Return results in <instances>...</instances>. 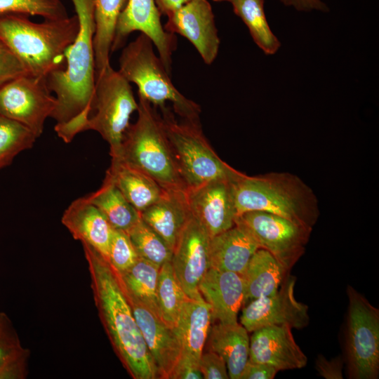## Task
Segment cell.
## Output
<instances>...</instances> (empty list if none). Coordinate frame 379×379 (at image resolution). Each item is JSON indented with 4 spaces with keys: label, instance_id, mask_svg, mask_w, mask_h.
<instances>
[{
    "label": "cell",
    "instance_id": "cell-1",
    "mask_svg": "<svg viewBox=\"0 0 379 379\" xmlns=\"http://www.w3.org/2000/svg\"><path fill=\"white\" fill-rule=\"evenodd\" d=\"M81 244L95 305L115 354L133 379L159 378L118 273L92 246Z\"/></svg>",
    "mask_w": 379,
    "mask_h": 379
},
{
    "label": "cell",
    "instance_id": "cell-2",
    "mask_svg": "<svg viewBox=\"0 0 379 379\" xmlns=\"http://www.w3.org/2000/svg\"><path fill=\"white\" fill-rule=\"evenodd\" d=\"M71 1L79 20L78 35L65 52V67L45 77L48 89L56 98V107L51 117L56 121L55 131L66 142L82 132L96 79L93 3L91 0Z\"/></svg>",
    "mask_w": 379,
    "mask_h": 379
},
{
    "label": "cell",
    "instance_id": "cell-3",
    "mask_svg": "<svg viewBox=\"0 0 379 379\" xmlns=\"http://www.w3.org/2000/svg\"><path fill=\"white\" fill-rule=\"evenodd\" d=\"M79 31L77 14L62 20L34 22L24 14L0 18V41L18 59L29 74L45 77L63 68L65 52Z\"/></svg>",
    "mask_w": 379,
    "mask_h": 379
},
{
    "label": "cell",
    "instance_id": "cell-4",
    "mask_svg": "<svg viewBox=\"0 0 379 379\" xmlns=\"http://www.w3.org/2000/svg\"><path fill=\"white\" fill-rule=\"evenodd\" d=\"M237 216L264 211L312 230L320 214L313 190L298 176L271 172L249 176L242 173L232 182Z\"/></svg>",
    "mask_w": 379,
    "mask_h": 379
},
{
    "label": "cell",
    "instance_id": "cell-5",
    "mask_svg": "<svg viewBox=\"0 0 379 379\" xmlns=\"http://www.w3.org/2000/svg\"><path fill=\"white\" fill-rule=\"evenodd\" d=\"M138 118L126 129L117 158L166 191L185 192L157 108L138 95Z\"/></svg>",
    "mask_w": 379,
    "mask_h": 379
},
{
    "label": "cell",
    "instance_id": "cell-6",
    "mask_svg": "<svg viewBox=\"0 0 379 379\" xmlns=\"http://www.w3.org/2000/svg\"><path fill=\"white\" fill-rule=\"evenodd\" d=\"M159 109L172 157L186 192L213 180L233 181L241 175L215 152L202 131L200 121H178L168 107Z\"/></svg>",
    "mask_w": 379,
    "mask_h": 379
},
{
    "label": "cell",
    "instance_id": "cell-7",
    "mask_svg": "<svg viewBox=\"0 0 379 379\" xmlns=\"http://www.w3.org/2000/svg\"><path fill=\"white\" fill-rule=\"evenodd\" d=\"M153 46L152 40L140 33L122 49L118 71L129 83H134L138 95L155 108H162L170 102L182 119L200 121V106L175 88Z\"/></svg>",
    "mask_w": 379,
    "mask_h": 379
},
{
    "label": "cell",
    "instance_id": "cell-8",
    "mask_svg": "<svg viewBox=\"0 0 379 379\" xmlns=\"http://www.w3.org/2000/svg\"><path fill=\"white\" fill-rule=\"evenodd\" d=\"M138 107L130 83L109 64L96 75L94 95L82 132H98L109 144L111 157H115L131 116Z\"/></svg>",
    "mask_w": 379,
    "mask_h": 379
},
{
    "label": "cell",
    "instance_id": "cell-9",
    "mask_svg": "<svg viewBox=\"0 0 379 379\" xmlns=\"http://www.w3.org/2000/svg\"><path fill=\"white\" fill-rule=\"evenodd\" d=\"M346 361L352 379L379 375V310L352 286L347 287Z\"/></svg>",
    "mask_w": 379,
    "mask_h": 379
},
{
    "label": "cell",
    "instance_id": "cell-10",
    "mask_svg": "<svg viewBox=\"0 0 379 379\" xmlns=\"http://www.w3.org/2000/svg\"><path fill=\"white\" fill-rule=\"evenodd\" d=\"M236 223L246 228L260 248L269 251L288 272L304 254L312 230L279 215L257 211L237 216Z\"/></svg>",
    "mask_w": 379,
    "mask_h": 379
},
{
    "label": "cell",
    "instance_id": "cell-11",
    "mask_svg": "<svg viewBox=\"0 0 379 379\" xmlns=\"http://www.w3.org/2000/svg\"><path fill=\"white\" fill-rule=\"evenodd\" d=\"M56 107L44 77H18L0 88V114L28 128L37 138Z\"/></svg>",
    "mask_w": 379,
    "mask_h": 379
},
{
    "label": "cell",
    "instance_id": "cell-12",
    "mask_svg": "<svg viewBox=\"0 0 379 379\" xmlns=\"http://www.w3.org/2000/svg\"><path fill=\"white\" fill-rule=\"evenodd\" d=\"M296 279L289 274L272 295L253 300L243 306L240 324L248 332L270 326L287 325L300 329L309 324V307L294 295Z\"/></svg>",
    "mask_w": 379,
    "mask_h": 379
},
{
    "label": "cell",
    "instance_id": "cell-13",
    "mask_svg": "<svg viewBox=\"0 0 379 379\" xmlns=\"http://www.w3.org/2000/svg\"><path fill=\"white\" fill-rule=\"evenodd\" d=\"M211 237L193 215L182 230L173 251L171 264L188 298L203 300L199 286L210 268Z\"/></svg>",
    "mask_w": 379,
    "mask_h": 379
},
{
    "label": "cell",
    "instance_id": "cell-14",
    "mask_svg": "<svg viewBox=\"0 0 379 379\" xmlns=\"http://www.w3.org/2000/svg\"><path fill=\"white\" fill-rule=\"evenodd\" d=\"M167 17L165 30L186 38L204 62L211 65L218 54L220 40L208 0H190Z\"/></svg>",
    "mask_w": 379,
    "mask_h": 379
},
{
    "label": "cell",
    "instance_id": "cell-15",
    "mask_svg": "<svg viewBox=\"0 0 379 379\" xmlns=\"http://www.w3.org/2000/svg\"><path fill=\"white\" fill-rule=\"evenodd\" d=\"M232 182L213 180L186 192L192 215L204 227L211 238L235 225L237 214Z\"/></svg>",
    "mask_w": 379,
    "mask_h": 379
},
{
    "label": "cell",
    "instance_id": "cell-16",
    "mask_svg": "<svg viewBox=\"0 0 379 379\" xmlns=\"http://www.w3.org/2000/svg\"><path fill=\"white\" fill-rule=\"evenodd\" d=\"M125 292L157 367L159 378L171 379L182 353L181 345L174 328L166 324L147 307Z\"/></svg>",
    "mask_w": 379,
    "mask_h": 379
},
{
    "label": "cell",
    "instance_id": "cell-17",
    "mask_svg": "<svg viewBox=\"0 0 379 379\" xmlns=\"http://www.w3.org/2000/svg\"><path fill=\"white\" fill-rule=\"evenodd\" d=\"M291 328L270 326L253 331L248 361L273 366L278 371L305 367L307 358L296 343Z\"/></svg>",
    "mask_w": 379,
    "mask_h": 379
},
{
    "label": "cell",
    "instance_id": "cell-18",
    "mask_svg": "<svg viewBox=\"0 0 379 379\" xmlns=\"http://www.w3.org/2000/svg\"><path fill=\"white\" fill-rule=\"evenodd\" d=\"M199 290L210 305L213 319L222 324L238 322L237 315L244 299V284L241 274L209 268Z\"/></svg>",
    "mask_w": 379,
    "mask_h": 379
},
{
    "label": "cell",
    "instance_id": "cell-19",
    "mask_svg": "<svg viewBox=\"0 0 379 379\" xmlns=\"http://www.w3.org/2000/svg\"><path fill=\"white\" fill-rule=\"evenodd\" d=\"M73 238L96 250L106 260L114 228L101 211L84 197L73 201L62 217Z\"/></svg>",
    "mask_w": 379,
    "mask_h": 379
},
{
    "label": "cell",
    "instance_id": "cell-20",
    "mask_svg": "<svg viewBox=\"0 0 379 379\" xmlns=\"http://www.w3.org/2000/svg\"><path fill=\"white\" fill-rule=\"evenodd\" d=\"M260 248L244 226L235 224L210 239V268L230 271L242 275L254 253Z\"/></svg>",
    "mask_w": 379,
    "mask_h": 379
},
{
    "label": "cell",
    "instance_id": "cell-21",
    "mask_svg": "<svg viewBox=\"0 0 379 379\" xmlns=\"http://www.w3.org/2000/svg\"><path fill=\"white\" fill-rule=\"evenodd\" d=\"M161 14L154 0H129L116 26L114 43L121 46L128 36L139 31L147 35L157 48L166 47L171 34L164 28Z\"/></svg>",
    "mask_w": 379,
    "mask_h": 379
},
{
    "label": "cell",
    "instance_id": "cell-22",
    "mask_svg": "<svg viewBox=\"0 0 379 379\" xmlns=\"http://www.w3.org/2000/svg\"><path fill=\"white\" fill-rule=\"evenodd\" d=\"M141 219L172 248L192 216L186 192L167 191L158 201L140 213Z\"/></svg>",
    "mask_w": 379,
    "mask_h": 379
},
{
    "label": "cell",
    "instance_id": "cell-23",
    "mask_svg": "<svg viewBox=\"0 0 379 379\" xmlns=\"http://www.w3.org/2000/svg\"><path fill=\"white\" fill-rule=\"evenodd\" d=\"M213 319L204 299L187 298L180 312L175 331L181 345V357L199 361Z\"/></svg>",
    "mask_w": 379,
    "mask_h": 379
},
{
    "label": "cell",
    "instance_id": "cell-24",
    "mask_svg": "<svg viewBox=\"0 0 379 379\" xmlns=\"http://www.w3.org/2000/svg\"><path fill=\"white\" fill-rule=\"evenodd\" d=\"M105 178L140 213L161 199L167 192L149 176L117 158H112Z\"/></svg>",
    "mask_w": 379,
    "mask_h": 379
},
{
    "label": "cell",
    "instance_id": "cell-25",
    "mask_svg": "<svg viewBox=\"0 0 379 379\" xmlns=\"http://www.w3.org/2000/svg\"><path fill=\"white\" fill-rule=\"evenodd\" d=\"M241 324L218 322L211 326L206 343L208 350L225 360L231 379H241L248 361L250 338Z\"/></svg>",
    "mask_w": 379,
    "mask_h": 379
},
{
    "label": "cell",
    "instance_id": "cell-26",
    "mask_svg": "<svg viewBox=\"0 0 379 379\" xmlns=\"http://www.w3.org/2000/svg\"><path fill=\"white\" fill-rule=\"evenodd\" d=\"M288 273L269 251L258 248L241 275L244 284L243 306L253 300L276 293Z\"/></svg>",
    "mask_w": 379,
    "mask_h": 379
},
{
    "label": "cell",
    "instance_id": "cell-27",
    "mask_svg": "<svg viewBox=\"0 0 379 379\" xmlns=\"http://www.w3.org/2000/svg\"><path fill=\"white\" fill-rule=\"evenodd\" d=\"M93 6L95 33L93 49L95 73L110 64V55L117 23L129 0H91Z\"/></svg>",
    "mask_w": 379,
    "mask_h": 379
},
{
    "label": "cell",
    "instance_id": "cell-28",
    "mask_svg": "<svg viewBox=\"0 0 379 379\" xmlns=\"http://www.w3.org/2000/svg\"><path fill=\"white\" fill-rule=\"evenodd\" d=\"M85 197L101 211L114 229L127 232L141 218L140 212L126 199L119 190L105 178L98 190Z\"/></svg>",
    "mask_w": 379,
    "mask_h": 379
},
{
    "label": "cell",
    "instance_id": "cell-29",
    "mask_svg": "<svg viewBox=\"0 0 379 379\" xmlns=\"http://www.w3.org/2000/svg\"><path fill=\"white\" fill-rule=\"evenodd\" d=\"M159 269L139 258L131 268L118 274L126 293L161 319L157 295Z\"/></svg>",
    "mask_w": 379,
    "mask_h": 379
},
{
    "label": "cell",
    "instance_id": "cell-30",
    "mask_svg": "<svg viewBox=\"0 0 379 379\" xmlns=\"http://www.w3.org/2000/svg\"><path fill=\"white\" fill-rule=\"evenodd\" d=\"M234 13L247 26L252 39L266 55L275 54L281 43L272 32L265 10V0H233Z\"/></svg>",
    "mask_w": 379,
    "mask_h": 379
},
{
    "label": "cell",
    "instance_id": "cell-31",
    "mask_svg": "<svg viewBox=\"0 0 379 379\" xmlns=\"http://www.w3.org/2000/svg\"><path fill=\"white\" fill-rule=\"evenodd\" d=\"M157 295L161 319L174 328L187 297L175 276L171 262L159 269Z\"/></svg>",
    "mask_w": 379,
    "mask_h": 379
},
{
    "label": "cell",
    "instance_id": "cell-32",
    "mask_svg": "<svg viewBox=\"0 0 379 379\" xmlns=\"http://www.w3.org/2000/svg\"><path fill=\"white\" fill-rule=\"evenodd\" d=\"M127 233L139 258L159 267L171 262L172 248L141 218Z\"/></svg>",
    "mask_w": 379,
    "mask_h": 379
},
{
    "label": "cell",
    "instance_id": "cell-33",
    "mask_svg": "<svg viewBox=\"0 0 379 379\" xmlns=\"http://www.w3.org/2000/svg\"><path fill=\"white\" fill-rule=\"evenodd\" d=\"M36 138L23 124L0 114V168L10 165L22 151L32 148Z\"/></svg>",
    "mask_w": 379,
    "mask_h": 379
},
{
    "label": "cell",
    "instance_id": "cell-34",
    "mask_svg": "<svg viewBox=\"0 0 379 379\" xmlns=\"http://www.w3.org/2000/svg\"><path fill=\"white\" fill-rule=\"evenodd\" d=\"M12 14L37 15L51 20L69 17L60 0H0V18Z\"/></svg>",
    "mask_w": 379,
    "mask_h": 379
},
{
    "label": "cell",
    "instance_id": "cell-35",
    "mask_svg": "<svg viewBox=\"0 0 379 379\" xmlns=\"http://www.w3.org/2000/svg\"><path fill=\"white\" fill-rule=\"evenodd\" d=\"M139 256L128 233L114 229L110 241L107 262L117 273L131 268Z\"/></svg>",
    "mask_w": 379,
    "mask_h": 379
},
{
    "label": "cell",
    "instance_id": "cell-36",
    "mask_svg": "<svg viewBox=\"0 0 379 379\" xmlns=\"http://www.w3.org/2000/svg\"><path fill=\"white\" fill-rule=\"evenodd\" d=\"M23 347L11 319L0 312V367L13 354Z\"/></svg>",
    "mask_w": 379,
    "mask_h": 379
},
{
    "label": "cell",
    "instance_id": "cell-37",
    "mask_svg": "<svg viewBox=\"0 0 379 379\" xmlns=\"http://www.w3.org/2000/svg\"><path fill=\"white\" fill-rule=\"evenodd\" d=\"M199 365L204 379L230 378L225 360L213 351H203Z\"/></svg>",
    "mask_w": 379,
    "mask_h": 379
},
{
    "label": "cell",
    "instance_id": "cell-38",
    "mask_svg": "<svg viewBox=\"0 0 379 379\" xmlns=\"http://www.w3.org/2000/svg\"><path fill=\"white\" fill-rule=\"evenodd\" d=\"M26 74L28 72L14 54L4 45L0 46V88Z\"/></svg>",
    "mask_w": 379,
    "mask_h": 379
},
{
    "label": "cell",
    "instance_id": "cell-39",
    "mask_svg": "<svg viewBox=\"0 0 379 379\" xmlns=\"http://www.w3.org/2000/svg\"><path fill=\"white\" fill-rule=\"evenodd\" d=\"M343 359L340 357L331 359L319 354L315 361V368L319 374L326 379H343Z\"/></svg>",
    "mask_w": 379,
    "mask_h": 379
},
{
    "label": "cell",
    "instance_id": "cell-40",
    "mask_svg": "<svg viewBox=\"0 0 379 379\" xmlns=\"http://www.w3.org/2000/svg\"><path fill=\"white\" fill-rule=\"evenodd\" d=\"M171 379H204V378L198 361L180 357Z\"/></svg>",
    "mask_w": 379,
    "mask_h": 379
},
{
    "label": "cell",
    "instance_id": "cell-41",
    "mask_svg": "<svg viewBox=\"0 0 379 379\" xmlns=\"http://www.w3.org/2000/svg\"><path fill=\"white\" fill-rule=\"evenodd\" d=\"M277 372L275 368L270 365L248 361L241 379H272Z\"/></svg>",
    "mask_w": 379,
    "mask_h": 379
},
{
    "label": "cell",
    "instance_id": "cell-42",
    "mask_svg": "<svg viewBox=\"0 0 379 379\" xmlns=\"http://www.w3.org/2000/svg\"><path fill=\"white\" fill-rule=\"evenodd\" d=\"M284 5L293 6L298 11H310L313 10L328 11V8L321 0H280Z\"/></svg>",
    "mask_w": 379,
    "mask_h": 379
},
{
    "label": "cell",
    "instance_id": "cell-43",
    "mask_svg": "<svg viewBox=\"0 0 379 379\" xmlns=\"http://www.w3.org/2000/svg\"><path fill=\"white\" fill-rule=\"evenodd\" d=\"M161 15H168L190 0H154Z\"/></svg>",
    "mask_w": 379,
    "mask_h": 379
},
{
    "label": "cell",
    "instance_id": "cell-44",
    "mask_svg": "<svg viewBox=\"0 0 379 379\" xmlns=\"http://www.w3.org/2000/svg\"><path fill=\"white\" fill-rule=\"evenodd\" d=\"M213 1H218V2H220V1H230V2H231V1H233V0H213Z\"/></svg>",
    "mask_w": 379,
    "mask_h": 379
},
{
    "label": "cell",
    "instance_id": "cell-45",
    "mask_svg": "<svg viewBox=\"0 0 379 379\" xmlns=\"http://www.w3.org/2000/svg\"><path fill=\"white\" fill-rule=\"evenodd\" d=\"M2 45H4V44H3L1 42V41H0V46H2Z\"/></svg>",
    "mask_w": 379,
    "mask_h": 379
}]
</instances>
